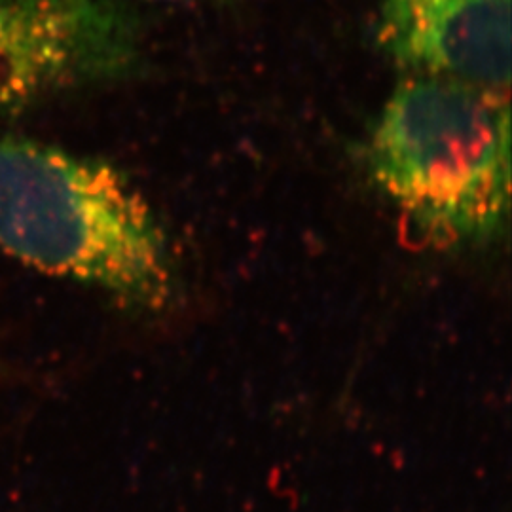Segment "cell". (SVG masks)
Here are the masks:
<instances>
[{
    "instance_id": "1",
    "label": "cell",
    "mask_w": 512,
    "mask_h": 512,
    "mask_svg": "<svg viewBox=\"0 0 512 512\" xmlns=\"http://www.w3.org/2000/svg\"><path fill=\"white\" fill-rule=\"evenodd\" d=\"M0 251L143 311L175 296L173 260L143 194L112 165L0 137Z\"/></svg>"
},
{
    "instance_id": "2",
    "label": "cell",
    "mask_w": 512,
    "mask_h": 512,
    "mask_svg": "<svg viewBox=\"0 0 512 512\" xmlns=\"http://www.w3.org/2000/svg\"><path fill=\"white\" fill-rule=\"evenodd\" d=\"M366 160L425 241L458 247L497 238L511 202L507 92L408 76L378 116Z\"/></svg>"
},
{
    "instance_id": "3",
    "label": "cell",
    "mask_w": 512,
    "mask_h": 512,
    "mask_svg": "<svg viewBox=\"0 0 512 512\" xmlns=\"http://www.w3.org/2000/svg\"><path fill=\"white\" fill-rule=\"evenodd\" d=\"M143 50L124 0H0V120L126 78Z\"/></svg>"
},
{
    "instance_id": "4",
    "label": "cell",
    "mask_w": 512,
    "mask_h": 512,
    "mask_svg": "<svg viewBox=\"0 0 512 512\" xmlns=\"http://www.w3.org/2000/svg\"><path fill=\"white\" fill-rule=\"evenodd\" d=\"M512 0H378L376 40L408 76L507 92Z\"/></svg>"
}]
</instances>
